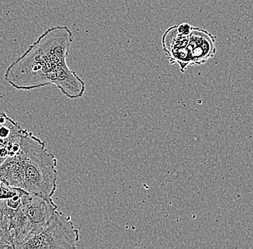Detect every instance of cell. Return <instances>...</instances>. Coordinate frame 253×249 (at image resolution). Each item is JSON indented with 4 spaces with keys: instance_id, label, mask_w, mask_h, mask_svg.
Masks as SVG:
<instances>
[{
    "instance_id": "6da1fadb",
    "label": "cell",
    "mask_w": 253,
    "mask_h": 249,
    "mask_svg": "<svg viewBox=\"0 0 253 249\" xmlns=\"http://www.w3.org/2000/svg\"><path fill=\"white\" fill-rule=\"evenodd\" d=\"M73 40L67 26L48 28L8 66L4 80L17 90L31 91L53 84L69 99L83 97L84 81L66 61Z\"/></svg>"
},
{
    "instance_id": "7a4b0ae2",
    "label": "cell",
    "mask_w": 253,
    "mask_h": 249,
    "mask_svg": "<svg viewBox=\"0 0 253 249\" xmlns=\"http://www.w3.org/2000/svg\"><path fill=\"white\" fill-rule=\"evenodd\" d=\"M58 160L46 144L25 129L20 148L0 166V179L24 191L50 199L57 189Z\"/></svg>"
},
{
    "instance_id": "3957f363",
    "label": "cell",
    "mask_w": 253,
    "mask_h": 249,
    "mask_svg": "<svg viewBox=\"0 0 253 249\" xmlns=\"http://www.w3.org/2000/svg\"><path fill=\"white\" fill-rule=\"evenodd\" d=\"M57 209L58 206L52 198L24 191L20 205L11 219L9 235L14 249L39 231Z\"/></svg>"
},
{
    "instance_id": "277c9868",
    "label": "cell",
    "mask_w": 253,
    "mask_h": 249,
    "mask_svg": "<svg viewBox=\"0 0 253 249\" xmlns=\"http://www.w3.org/2000/svg\"><path fill=\"white\" fill-rule=\"evenodd\" d=\"M79 239L71 217L57 210L45 225L15 249H76Z\"/></svg>"
},
{
    "instance_id": "5b68a950",
    "label": "cell",
    "mask_w": 253,
    "mask_h": 249,
    "mask_svg": "<svg viewBox=\"0 0 253 249\" xmlns=\"http://www.w3.org/2000/svg\"><path fill=\"white\" fill-rule=\"evenodd\" d=\"M189 36H182L176 25L169 28L162 36L163 50L170 65L177 64L182 72L191 66V58L188 48Z\"/></svg>"
},
{
    "instance_id": "8992f818",
    "label": "cell",
    "mask_w": 253,
    "mask_h": 249,
    "mask_svg": "<svg viewBox=\"0 0 253 249\" xmlns=\"http://www.w3.org/2000/svg\"><path fill=\"white\" fill-rule=\"evenodd\" d=\"M216 36L207 30L193 27L188 42L191 66L205 64L214 56L216 53Z\"/></svg>"
},
{
    "instance_id": "52a82bcc",
    "label": "cell",
    "mask_w": 253,
    "mask_h": 249,
    "mask_svg": "<svg viewBox=\"0 0 253 249\" xmlns=\"http://www.w3.org/2000/svg\"><path fill=\"white\" fill-rule=\"evenodd\" d=\"M25 129L5 113L0 112V166L18 152Z\"/></svg>"
},
{
    "instance_id": "ba28073f",
    "label": "cell",
    "mask_w": 253,
    "mask_h": 249,
    "mask_svg": "<svg viewBox=\"0 0 253 249\" xmlns=\"http://www.w3.org/2000/svg\"><path fill=\"white\" fill-rule=\"evenodd\" d=\"M17 208L9 199L0 200V237L11 244L12 242L9 235V228L11 219Z\"/></svg>"
},
{
    "instance_id": "9c48e42d",
    "label": "cell",
    "mask_w": 253,
    "mask_h": 249,
    "mask_svg": "<svg viewBox=\"0 0 253 249\" xmlns=\"http://www.w3.org/2000/svg\"><path fill=\"white\" fill-rule=\"evenodd\" d=\"M22 191L23 190L21 189L12 187L0 179V200L13 198L16 195L21 193Z\"/></svg>"
},
{
    "instance_id": "30bf717a",
    "label": "cell",
    "mask_w": 253,
    "mask_h": 249,
    "mask_svg": "<svg viewBox=\"0 0 253 249\" xmlns=\"http://www.w3.org/2000/svg\"><path fill=\"white\" fill-rule=\"evenodd\" d=\"M177 31L182 36H189L192 30L193 26L189 23H183L176 25Z\"/></svg>"
},
{
    "instance_id": "8fae6325",
    "label": "cell",
    "mask_w": 253,
    "mask_h": 249,
    "mask_svg": "<svg viewBox=\"0 0 253 249\" xmlns=\"http://www.w3.org/2000/svg\"><path fill=\"white\" fill-rule=\"evenodd\" d=\"M13 249L12 244L0 237V249Z\"/></svg>"
}]
</instances>
